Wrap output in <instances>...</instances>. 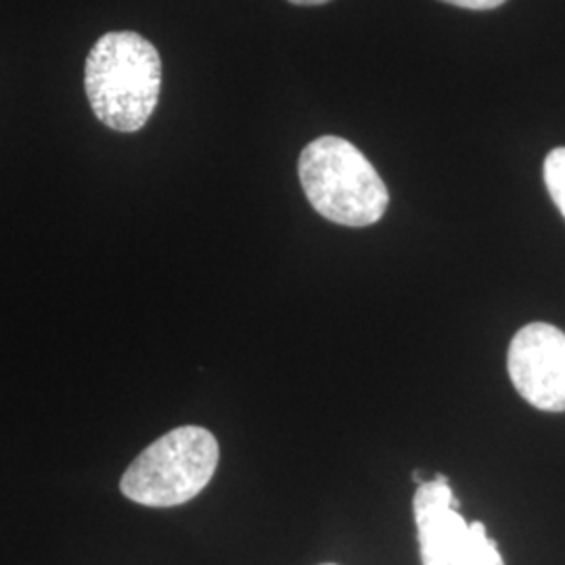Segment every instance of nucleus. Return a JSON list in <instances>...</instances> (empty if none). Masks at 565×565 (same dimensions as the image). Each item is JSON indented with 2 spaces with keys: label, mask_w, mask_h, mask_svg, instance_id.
Returning <instances> with one entry per match:
<instances>
[{
  "label": "nucleus",
  "mask_w": 565,
  "mask_h": 565,
  "mask_svg": "<svg viewBox=\"0 0 565 565\" xmlns=\"http://www.w3.org/2000/svg\"><path fill=\"white\" fill-rule=\"evenodd\" d=\"M443 2L461 7V9H471V11H490L501 7L507 0H443Z\"/></svg>",
  "instance_id": "7"
},
{
  "label": "nucleus",
  "mask_w": 565,
  "mask_h": 565,
  "mask_svg": "<svg viewBox=\"0 0 565 565\" xmlns=\"http://www.w3.org/2000/svg\"><path fill=\"white\" fill-rule=\"evenodd\" d=\"M509 377L525 403L565 411V333L555 324L530 323L515 333L507 356Z\"/></svg>",
  "instance_id": "5"
},
{
  "label": "nucleus",
  "mask_w": 565,
  "mask_h": 565,
  "mask_svg": "<svg viewBox=\"0 0 565 565\" xmlns=\"http://www.w3.org/2000/svg\"><path fill=\"white\" fill-rule=\"evenodd\" d=\"M543 174L548 195L565 218V147H557L546 156Z\"/></svg>",
  "instance_id": "6"
},
{
  "label": "nucleus",
  "mask_w": 565,
  "mask_h": 565,
  "mask_svg": "<svg viewBox=\"0 0 565 565\" xmlns=\"http://www.w3.org/2000/svg\"><path fill=\"white\" fill-rule=\"evenodd\" d=\"M413 511L424 565H505L484 525L465 522L443 473L417 488Z\"/></svg>",
  "instance_id": "4"
},
{
  "label": "nucleus",
  "mask_w": 565,
  "mask_h": 565,
  "mask_svg": "<svg viewBox=\"0 0 565 565\" xmlns=\"http://www.w3.org/2000/svg\"><path fill=\"white\" fill-rule=\"evenodd\" d=\"M289 2H294V4H324V2H329V0H289Z\"/></svg>",
  "instance_id": "8"
},
{
  "label": "nucleus",
  "mask_w": 565,
  "mask_h": 565,
  "mask_svg": "<svg viewBox=\"0 0 565 565\" xmlns=\"http://www.w3.org/2000/svg\"><path fill=\"white\" fill-rule=\"evenodd\" d=\"M84 88L97 120L118 132H137L160 99V53L137 32H109L88 53Z\"/></svg>",
  "instance_id": "1"
},
{
  "label": "nucleus",
  "mask_w": 565,
  "mask_h": 565,
  "mask_svg": "<svg viewBox=\"0 0 565 565\" xmlns=\"http://www.w3.org/2000/svg\"><path fill=\"white\" fill-rule=\"evenodd\" d=\"M218 440L200 425L168 431L135 459L121 476L126 499L145 507H177L193 501L216 473Z\"/></svg>",
  "instance_id": "3"
},
{
  "label": "nucleus",
  "mask_w": 565,
  "mask_h": 565,
  "mask_svg": "<svg viewBox=\"0 0 565 565\" xmlns=\"http://www.w3.org/2000/svg\"><path fill=\"white\" fill-rule=\"evenodd\" d=\"M298 172L308 202L331 223L371 226L387 210L385 182L361 149L345 139L321 137L306 145Z\"/></svg>",
  "instance_id": "2"
}]
</instances>
